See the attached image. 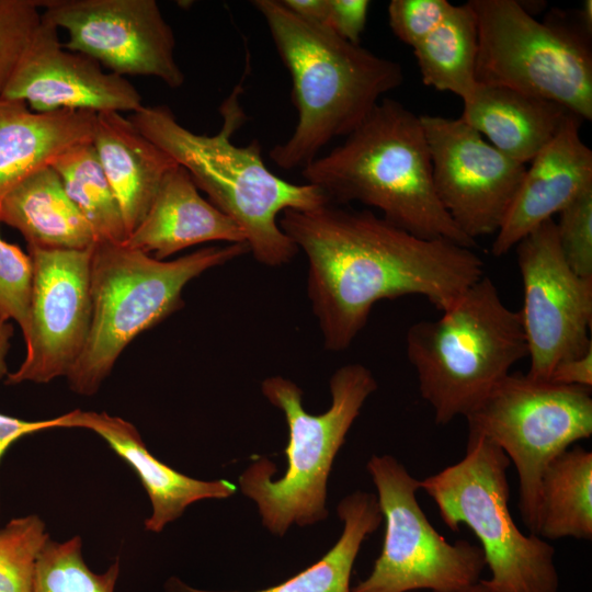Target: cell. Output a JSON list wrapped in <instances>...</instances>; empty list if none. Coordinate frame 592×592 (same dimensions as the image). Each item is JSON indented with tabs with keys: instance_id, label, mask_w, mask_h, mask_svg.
<instances>
[{
	"instance_id": "cell-28",
	"label": "cell",
	"mask_w": 592,
	"mask_h": 592,
	"mask_svg": "<svg viewBox=\"0 0 592 592\" xmlns=\"http://www.w3.org/2000/svg\"><path fill=\"white\" fill-rule=\"evenodd\" d=\"M118 574L119 560L102 574L91 571L82 557L80 536L48 539L36 558L31 592H114Z\"/></svg>"
},
{
	"instance_id": "cell-5",
	"label": "cell",
	"mask_w": 592,
	"mask_h": 592,
	"mask_svg": "<svg viewBox=\"0 0 592 592\" xmlns=\"http://www.w3.org/2000/svg\"><path fill=\"white\" fill-rule=\"evenodd\" d=\"M248 252L246 242L229 243L158 260L126 244L96 242L89 273L91 325L66 376L70 389L96 394L129 343L183 307L182 293L192 280Z\"/></svg>"
},
{
	"instance_id": "cell-14",
	"label": "cell",
	"mask_w": 592,
	"mask_h": 592,
	"mask_svg": "<svg viewBox=\"0 0 592 592\" xmlns=\"http://www.w3.org/2000/svg\"><path fill=\"white\" fill-rule=\"evenodd\" d=\"M436 195L471 240L496 235L525 173L464 119L421 115Z\"/></svg>"
},
{
	"instance_id": "cell-18",
	"label": "cell",
	"mask_w": 592,
	"mask_h": 592,
	"mask_svg": "<svg viewBox=\"0 0 592 592\" xmlns=\"http://www.w3.org/2000/svg\"><path fill=\"white\" fill-rule=\"evenodd\" d=\"M57 423L58 428L94 432L136 471L152 509L145 521L146 531L160 533L190 504L205 499H226L236 492V487L227 480L194 479L160 462L148 451L136 426L119 417L76 409L58 415Z\"/></svg>"
},
{
	"instance_id": "cell-4",
	"label": "cell",
	"mask_w": 592,
	"mask_h": 592,
	"mask_svg": "<svg viewBox=\"0 0 592 592\" xmlns=\"http://www.w3.org/2000/svg\"><path fill=\"white\" fill-rule=\"evenodd\" d=\"M301 175L331 204L358 202L417 237L476 246L436 195L420 116L396 100L382 99L342 145L305 166Z\"/></svg>"
},
{
	"instance_id": "cell-29",
	"label": "cell",
	"mask_w": 592,
	"mask_h": 592,
	"mask_svg": "<svg viewBox=\"0 0 592 592\" xmlns=\"http://www.w3.org/2000/svg\"><path fill=\"white\" fill-rule=\"evenodd\" d=\"M48 539L45 523L34 514L0 528V592H31L35 561Z\"/></svg>"
},
{
	"instance_id": "cell-16",
	"label": "cell",
	"mask_w": 592,
	"mask_h": 592,
	"mask_svg": "<svg viewBox=\"0 0 592 592\" xmlns=\"http://www.w3.org/2000/svg\"><path fill=\"white\" fill-rule=\"evenodd\" d=\"M0 98L22 101L37 113H136L144 107L141 95L125 77L66 49L58 29L43 18Z\"/></svg>"
},
{
	"instance_id": "cell-36",
	"label": "cell",
	"mask_w": 592,
	"mask_h": 592,
	"mask_svg": "<svg viewBox=\"0 0 592 592\" xmlns=\"http://www.w3.org/2000/svg\"><path fill=\"white\" fill-rule=\"evenodd\" d=\"M553 383L592 387V349L580 356L559 362L553 369L549 379Z\"/></svg>"
},
{
	"instance_id": "cell-32",
	"label": "cell",
	"mask_w": 592,
	"mask_h": 592,
	"mask_svg": "<svg viewBox=\"0 0 592 592\" xmlns=\"http://www.w3.org/2000/svg\"><path fill=\"white\" fill-rule=\"evenodd\" d=\"M556 230L567 264L579 276L592 278V189L559 213Z\"/></svg>"
},
{
	"instance_id": "cell-31",
	"label": "cell",
	"mask_w": 592,
	"mask_h": 592,
	"mask_svg": "<svg viewBox=\"0 0 592 592\" xmlns=\"http://www.w3.org/2000/svg\"><path fill=\"white\" fill-rule=\"evenodd\" d=\"M45 1L0 0V96L42 22Z\"/></svg>"
},
{
	"instance_id": "cell-3",
	"label": "cell",
	"mask_w": 592,
	"mask_h": 592,
	"mask_svg": "<svg viewBox=\"0 0 592 592\" xmlns=\"http://www.w3.org/2000/svg\"><path fill=\"white\" fill-rule=\"evenodd\" d=\"M291 73L298 122L270 157L284 170L304 168L332 139L349 136L382 96L403 82L399 62L352 44L325 24L304 20L281 0H253Z\"/></svg>"
},
{
	"instance_id": "cell-22",
	"label": "cell",
	"mask_w": 592,
	"mask_h": 592,
	"mask_svg": "<svg viewBox=\"0 0 592 592\" xmlns=\"http://www.w3.org/2000/svg\"><path fill=\"white\" fill-rule=\"evenodd\" d=\"M460 116L512 160L525 164L555 137L571 113L562 105L505 87L477 83Z\"/></svg>"
},
{
	"instance_id": "cell-1",
	"label": "cell",
	"mask_w": 592,
	"mask_h": 592,
	"mask_svg": "<svg viewBox=\"0 0 592 592\" xmlns=\"http://www.w3.org/2000/svg\"><path fill=\"white\" fill-rule=\"evenodd\" d=\"M278 226L307 257V294L330 352L351 346L379 300L418 295L444 311L485 275L474 249L417 237L371 209H286Z\"/></svg>"
},
{
	"instance_id": "cell-20",
	"label": "cell",
	"mask_w": 592,
	"mask_h": 592,
	"mask_svg": "<svg viewBox=\"0 0 592 592\" xmlns=\"http://www.w3.org/2000/svg\"><path fill=\"white\" fill-rule=\"evenodd\" d=\"M95 121L93 112L37 113L22 101L0 98V201L69 147L91 141Z\"/></svg>"
},
{
	"instance_id": "cell-25",
	"label": "cell",
	"mask_w": 592,
	"mask_h": 592,
	"mask_svg": "<svg viewBox=\"0 0 592 592\" xmlns=\"http://www.w3.org/2000/svg\"><path fill=\"white\" fill-rule=\"evenodd\" d=\"M538 536L592 538V453L573 446L546 467L539 490Z\"/></svg>"
},
{
	"instance_id": "cell-19",
	"label": "cell",
	"mask_w": 592,
	"mask_h": 592,
	"mask_svg": "<svg viewBox=\"0 0 592 592\" xmlns=\"http://www.w3.org/2000/svg\"><path fill=\"white\" fill-rule=\"evenodd\" d=\"M210 241L246 239L237 223L203 198L190 173L177 164L166 173L145 218L123 244L166 260Z\"/></svg>"
},
{
	"instance_id": "cell-24",
	"label": "cell",
	"mask_w": 592,
	"mask_h": 592,
	"mask_svg": "<svg viewBox=\"0 0 592 592\" xmlns=\"http://www.w3.org/2000/svg\"><path fill=\"white\" fill-rule=\"evenodd\" d=\"M343 531L334 546L316 563L285 582L252 592H352L351 572L364 539L382 523L383 515L373 493L355 491L344 497L337 508ZM167 592H239L195 589L171 578Z\"/></svg>"
},
{
	"instance_id": "cell-15",
	"label": "cell",
	"mask_w": 592,
	"mask_h": 592,
	"mask_svg": "<svg viewBox=\"0 0 592 592\" xmlns=\"http://www.w3.org/2000/svg\"><path fill=\"white\" fill-rule=\"evenodd\" d=\"M34 281L26 354L7 385L47 384L67 376L80 356L91 325V249L27 248Z\"/></svg>"
},
{
	"instance_id": "cell-6",
	"label": "cell",
	"mask_w": 592,
	"mask_h": 592,
	"mask_svg": "<svg viewBox=\"0 0 592 592\" xmlns=\"http://www.w3.org/2000/svg\"><path fill=\"white\" fill-rule=\"evenodd\" d=\"M406 350L420 395L441 425L466 418L527 356L520 310L504 304L486 275L441 317L413 323Z\"/></svg>"
},
{
	"instance_id": "cell-13",
	"label": "cell",
	"mask_w": 592,
	"mask_h": 592,
	"mask_svg": "<svg viewBox=\"0 0 592 592\" xmlns=\"http://www.w3.org/2000/svg\"><path fill=\"white\" fill-rule=\"evenodd\" d=\"M42 18L68 33L64 47L118 76H146L177 89L184 73L175 38L155 0H46Z\"/></svg>"
},
{
	"instance_id": "cell-27",
	"label": "cell",
	"mask_w": 592,
	"mask_h": 592,
	"mask_svg": "<svg viewBox=\"0 0 592 592\" xmlns=\"http://www.w3.org/2000/svg\"><path fill=\"white\" fill-rule=\"evenodd\" d=\"M50 166L90 225L96 242L125 243L128 235L123 214L92 140L69 147Z\"/></svg>"
},
{
	"instance_id": "cell-40",
	"label": "cell",
	"mask_w": 592,
	"mask_h": 592,
	"mask_svg": "<svg viewBox=\"0 0 592 592\" xmlns=\"http://www.w3.org/2000/svg\"><path fill=\"white\" fill-rule=\"evenodd\" d=\"M458 592H490L488 590V588L482 583V581L480 580L479 582L462 590V591H458Z\"/></svg>"
},
{
	"instance_id": "cell-35",
	"label": "cell",
	"mask_w": 592,
	"mask_h": 592,
	"mask_svg": "<svg viewBox=\"0 0 592 592\" xmlns=\"http://www.w3.org/2000/svg\"><path fill=\"white\" fill-rule=\"evenodd\" d=\"M57 428V417L29 421L0 413V462L9 447L23 436Z\"/></svg>"
},
{
	"instance_id": "cell-11",
	"label": "cell",
	"mask_w": 592,
	"mask_h": 592,
	"mask_svg": "<svg viewBox=\"0 0 592 592\" xmlns=\"http://www.w3.org/2000/svg\"><path fill=\"white\" fill-rule=\"evenodd\" d=\"M366 468L385 535L372 572L352 592H458L481 580V548L463 539L449 543L436 532L417 500L420 480L391 455L372 456Z\"/></svg>"
},
{
	"instance_id": "cell-17",
	"label": "cell",
	"mask_w": 592,
	"mask_h": 592,
	"mask_svg": "<svg viewBox=\"0 0 592 592\" xmlns=\"http://www.w3.org/2000/svg\"><path fill=\"white\" fill-rule=\"evenodd\" d=\"M581 122L570 113L531 161L496 234L493 255L506 254L532 230L592 189V150L580 137Z\"/></svg>"
},
{
	"instance_id": "cell-23",
	"label": "cell",
	"mask_w": 592,
	"mask_h": 592,
	"mask_svg": "<svg viewBox=\"0 0 592 592\" xmlns=\"http://www.w3.org/2000/svg\"><path fill=\"white\" fill-rule=\"evenodd\" d=\"M0 223L20 231L27 248L86 250L96 243L50 164L27 175L0 201Z\"/></svg>"
},
{
	"instance_id": "cell-34",
	"label": "cell",
	"mask_w": 592,
	"mask_h": 592,
	"mask_svg": "<svg viewBox=\"0 0 592 592\" xmlns=\"http://www.w3.org/2000/svg\"><path fill=\"white\" fill-rule=\"evenodd\" d=\"M371 2L367 0H328L325 25L343 39L360 44Z\"/></svg>"
},
{
	"instance_id": "cell-10",
	"label": "cell",
	"mask_w": 592,
	"mask_h": 592,
	"mask_svg": "<svg viewBox=\"0 0 592 592\" xmlns=\"http://www.w3.org/2000/svg\"><path fill=\"white\" fill-rule=\"evenodd\" d=\"M466 420L470 432L492 441L514 465L521 519L537 535L546 467L592 434L591 388L509 373Z\"/></svg>"
},
{
	"instance_id": "cell-33",
	"label": "cell",
	"mask_w": 592,
	"mask_h": 592,
	"mask_svg": "<svg viewBox=\"0 0 592 592\" xmlns=\"http://www.w3.org/2000/svg\"><path fill=\"white\" fill-rule=\"evenodd\" d=\"M453 5L446 0H392L388 5L390 29L413 48L446 18Z\"/></svg>"
},
{
	"instance_id": "cell-2",
	"label": "cell",
	"mask_w": 592,
	"mask_h": 592,
	"mask_svg": "<svg viewBox=\"0 0 592 592\" xmlns=\"http://www.w3.org/2000/svg\"><path fill=\"white\" fill-rule=\"evenodd\" d=\"M241 84L235 87L219 107L220 130L200 135L182 126L164 106H144L128 118L155 145L191 175L209 202L241 228L249 252L261 264L281 266L299 251L278 226L286 209L308 210L329 202L319 187L291 183L264 163L262 146L231 143V135L248 118L239 104Z\"/></svg>"
},
{
	"instance_id": "cell-38",
	"label": "cell",
	"mask_w": 592,
	"mask_h": 592,
	"mask_svg": "<svg viewBox=\"0 0 592 592\" xmlns=\"http://www.w3.org/2000/svg\"><path fill=\"white\" fill-rule=\"evenodd\" d=\"M13 333V326L10 322L0 320V379H5L10 373L7 356L11 346L10 341Z\"/></svg>"
},
{
	"instance_id": "cell-12",
	"label": "cell",
	"mask_w": 592,
	"mask_h": 592,
	"mask_svg": "<svg viewBox=\"0 0 592 592\" xmlns=\"http://www.w3.org/2000/svg\"><path fill=\"white\" fill-rule=\"evenodd\" d=\"M514 248L523 283L520 314L530 357L526 374L548 380L559 362L592 349V278L579 276L567 264L553 218Z\"/></svg>"
},
{
	"instance_id": "cell-39",
	"label": "cell",
	"mask_w": 592,
	"mask_h": 592,
	"mask_svg": "<svg viewBox=\"0 0 592 592\" xmlns=\"http://www.w3.org/2000/svg\"><path fill=\"white\" fill-rule=\"evenodd\" d=\"M580 20L582 22L581 26L583 27L587 34H591L592 30V1L587 0L580 12Z\"/></svg>"
},
{
	"instance_id": "cell-30",
	"label": "cell",
	"mask_w": 592,
	"mask_h": 592,
	"mask_svg": "<svg viewBox=\"0 0 592 592\" xmlns=\"http://www.w3.org/2000/svg\"><path fill=\"white\" fill-rule=\"evenodd\" d=\"M34 265L31 255L0 236V320H13L25 335L33 293Z\"/></svg>"
},
{
	"instance_id": "cell-8",
	"label": "cell",
	"mask_w": 592,
	"mask_h": 592,
	"mask_svg": "<svg viewBox=\"0 0 592 592\" xmlns=\"http://www.w3.org/2000/svg\"><path fill=\"white\" fill-rule=\"evenodd\" d=\"M510 459L486 436L468 432L465 456L420 480L453 531L462 524L480 542L490 592H558L555 548L536 534H524L509 509Z\"/></svg>"
},
{
	"instance_id": "cell-26",
	"label": "cell",
	"mask_w": 592,
	"mask_h": 592,
	"mask_svg": "<svg viewBox=\"0 0 592 592\" xmlns=\"http://www.w3.org/2000/svg\"><path fill=\"white\" fill-rule=\"evenodd\" d=\"M413 53L425 86L466 101L477 86L478 27L470 3L454 4Z\"/></svg>"
},
{
	"instance_id": "cell-7",
	"label": "cell",
	"mask_w": 592,
	"mask_h": 592,
	"mask_svg": "<svg viewBox=\"0 0 592 592\" xmlns=\"http://www.w3.org/2000/svg\"><path fill=\"white\" fill-rule=\"evenodd\" d=\"M329 387L331 405L316 415L304 409L303 391L291 379L275 375L261 384L263 396L286 420L287 469L273 480L274 464L260 458L239 476V487L257 503L262 524L276 536L294 523L307 526L327 517V481L334 457L377 382L363 364L349 363L332 374Z\"/></svg>"
},
{
	"instance_id": "cell-21",
	"label": "cell",
	"mask_w": 592,
	"mask_h": 592,
	"mask_svg": "<svg viewBox=\"0 0 592 592\" xmlns=\"http://www.w3.org/2000/svg\"><path fill=\"white\" fill-rule=\"evenodd\" d=\"M92 144L129 236L145 218L163 177L178 163L118 112L96 114Z\"/></svg>"
},
{
	"instance_id": "cell-37",
	"label": "cell",
	"mask_w": 592,
	"mask_h": 592,
	"mask_svg": "<svg viewBox=\"0 0 592 592\" xmlns=\"http://www.w3.org/2000/svg\"><path fill=\"white\" fill-rule=\"evenodd\" d=\"M283 4L299 18L325 24L328 0H281Z\"/></svg>"
},
{
	"instance_id": "cell-9",
	"label": "cell",
	"mask_w": 592,
	"mask_h": 592,
	"mask_svg": "<svg viewBox=\"0 0 592 592\" xmlns=\"http://www.w3.org/2000/svg\"><path fill=\"white\" fill-rule=\"evenodd\" d=\"M478 27L476 82L505 87L592 118L588 34L537 21L514 0H470Z\"/></svg>"
}]
</instances>
